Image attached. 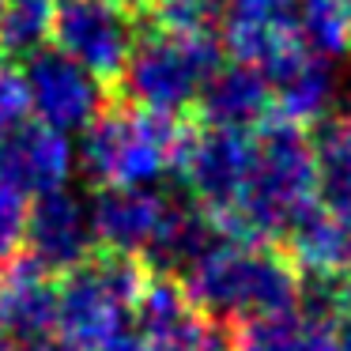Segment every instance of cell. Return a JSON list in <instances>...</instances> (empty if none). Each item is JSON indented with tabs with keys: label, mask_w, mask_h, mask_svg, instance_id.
Returning <instances> with one entry per match:
<instances>
[{
	"label": "cell",
	"mask_w": 351,
	"mask_h": 351,
	"mask_svg": "<svg viewBox=\"0 0 351 351\" xmlns=\"http://www.w3.org/2000/svg\"><path fill=\"white\" fill-rule=\"evenodd\" d=\"M317 204L313 140L302 125L268 117L250 132L245 170L219 230L250 242H276Z\"/></svg>",
	"instance_id": "obj_1"
},
{
	"label": "cell",
	"mask_w": 351,
	"mask_h": 351,
	"mask_svg": "<svg viewBox=\"0 0 351 351\" xmlns=\"http://www.w3.org/2000/svg\"><path fill=\"white\" fill-rule=\"evenodd\" d=\"M189 132L178 117H162L140 106H106L84 129L76 162L99 189H129V185H159L178 174Z\"/></svg>",
	"instance_id": "obj_3"
},
{
	"label": "cell",
	"mask_w": 351,
	"mask_h": 351,
	"mask_svg": "<svg viewBox=\"0 0 351 351\" xmlns=\"http://www.w3.org/2000/svg\"><path fill=\"white\" fill-rule=\"evenodd\" d=\"M219 31L230 57L253 64L257 72H268L276 61L306 46L295 0H230Z\"/></svg>",
	"instance_id": "obj_13"
},
{
	"label": "cell",
	"mask_w": 351,
	"mask_h": 351,
	"mask_svg": "<svg viewBox=\"0 0 351 351\" xmlns=\"http://www.w3.org/2000/svg\"><path fill=\"white\" fill-rule=\"evenodd\" d=\"M219 64V46L212 34H189L155 23L147 34H136V46L121 72V87L132 106L162 117H182L200 102Z\"/></svg>",
	"instance_id": "obj_4"
},
{
	"label": "cell",
	"mask_w": 351,
	"mask_h": 351,
	"mask_svg": "<svg viewBox=\"0 0 351 351\" xmlns=\"http://www.w3.org/2000/svg\"><path fill=\"white\" fill-rule=\"evenodd\" d=\"M200 313L215 321H250L298 310L302 272L272 242L212 238L204 253L178 280Z\"/></svg>",
	"instance_id": "obj_2"
},
{
	"label": "cell",
	"mask_w": 351,
	"mask_h": 351,
	"mask_svg": "<svg viewBox=\"0 0 351 351\" xmlns=\"http://www.w3.org/2000/svg\"><path fill=\"white\" fill-rule=\"evenodd\" d=\"M53 46L106 84L121 80L136 46V23L117 0H61L53 16Z\"/></svg>",
	"instance_id": "obj_6"
},
{
	"label": "cell",
	"mask_w": 351,
	"mask_h": 351,
	"mask_svg": "<svg viewBox=\"0 0 351 351\" xmlns=\"http://www.w3.org/2000/svg\"><path fill=\"white\" fill-rule=\"evenodd\" d=\"M317 167V200L328 208L351 212V125L336 121L313 140Z\"/></svg>",
	"instance_id": "obj_19"
},
{
	"label": "cell",
	"mask_w": 351,
	"mask_h": 351,
	"mask_svg": "<svg viewBox=\"0 0 351 351\" xmlns=\"http://www.w3.org/2000/svg\"><path fill=\"white\" fill-rule=\"evenodd\" d=\"M268 95H272V117L291 125H317L328 117L340 95V76H336V61L317 57L313 49L298 46L283 61H276L268 72Z\"/></svg>",
	"instance_id": "obj_14"
},
{
	"label": "cell",
	"mask_w": 351,
	"mask_h": 351,
	"mask_svg": "<svg viewBox=\"0 0 351 351\" xmlns=\"http://www.w3.org/2000/svg\"><path fill=\"white\" fill-rule=\"evenodd\" d=\"M27 212H31V200L8 178H0V272H8L19 261V253H23Z\"/></svg>",
	"instance_id": "obj_23"
},
{
	"label": "cell",
	"mask_w": 351,
	"mask_h": 351,
	"mask_svg": "<svg viewBox=\"0 0 351 351\" xmlns=\"http://www.w3.org/2000/svg\"><path fill=\"white\" fill-rule=\"evenodd\" d=\"M0 343H8V336H4V321H0Z\"/></svg>",
	"instance_id": "obj_29"
},
{
	"label": "cell",
	"mask_w": 351,
	"mask_h": 351,
	"mask_svg": "<svg viewBox=\"0 0 351 351\" xmlns=\"http://www.w3.org/2000/svg\"><path fill=\"white\" fill-rule=\"evenodd\" d=\"M57 0H4V57H34L53 38Z\"/></svg>",
	"instance_id": "obj_21"
},
{
	"label": "cell",
	"mask_w": 351,
	"mask_h": 351,
	"mask_svg": "<svg viewBox=\"0 0 351 351\" xmlns=\"http://www.w3.org/2000/svg\"><path fill=\"white\" fill-rule=\"evenodd\" d=\"M117 4H121V8H147V4H155V0H117Z\"/></svg>",
	"instance_id": "obj_27"
},
{
	"label": "cell",
	"mask_w": 351,
	"mask_h": 351,
	"mask_svg": "<svg viewBox=\"0 0 351 351\" xmlns=\"http://www.w3.org/2000/svg\"><path fill=\"white\" fill-rule=\"evenodd\" d=\"M27 261L49 272L53 280L69 276L87 257H95V230L91 208L69 189L46 193L31 200L27 212Z\"/></svg>",
	"instance_id": "obj_10"
},
{
	"label": "cell",
	"mask_w": 351,
	"mask_h": 351,
	"mask_svg": "<svg viewBox=\"0 0 351 351\" xmlns=\"http://www.w3.org/2000/svg\"><path fill=\"white\" fill-rule=\"evenodd\" d=\"M0 321L8 343L57 332V280L31 261L0 272Z\"/></svg>",
	"instance_id": "obj_16"
},
{
	"label": "cell",
	"mask_w": 351,
	"mask_h": 351,
	"mask_svg": "<svg viewBox=\"0 0 351 351\" xmlns=\"http://www.w3.org/2000/svg\"><path fill=\"white\" fill-rule=\"evenodd\" d=\"M306 49L340 61L351 49V0H295Z\"/></svg>",
	"instance_id": "obj_20"
},
{
	"label": "cell",
	"mask_w": 351,
	"mask_h": 351,
	"mask_svg": "<svg viewBox=\"0 0 351 351\" xmlns=\"http://www.w3.org/2000/svg\"><path fill=\"white\" fill-rule=\"evenodd\" d=\"M23 121H31V99H27L23 69L0 64V140L16 132Z\"/></svg>",
	"instance_id": "obj_24"
},
{
	"label": "cell",
	"mask_w": 351,
	"mask_h": 351,
	"mask_svg": "<svg viewBox=\"0 0 351 351\" xmlns=\"http://www.w3.org/2000/svg\"><path fill=\"white\" fill-rule=\"evenodd\" d=\"M245 147H250V132H227V129H200L189 132L185 140L182 174L185 189H189L193 204L219 227L223 215L230 212L242 185V170H245Z\"/></svg>",
	"instance_id": "obj_11"
},
{
	"label": "cell",
	"mask_w": 351,
	"mask_h": 351,
	"mask_svg": "<svg viewBox=\"0 0 351 351\" xmlns=\"http://www.w3.org/2000/svg\"><path fill=\"white\" fill-rule=\"evenodd\" d=\"M72 170H76V147L69 132H57L34 117L0 140V178H8L27 200L69 189Z\"/></svg>",
	"instance_id": "obj_12"
},
{
	"label": "cell",
	"mask_w": 351,
	"mask_h": 351,
	"mask_svg": "<svg viewBox=\"0 0 351 351\" xmlns=\"http://www.w3.org/2000/svg\"><path fill=\"white\" fill-rule=\"evenodd\" d=\"M0 34H4V0H0ZM0 57H4V42H0Z\"/></svg>",
	"instance_id": "obj_28"
},
{
	"label": "cell",
	"mask_w": 351,
	"mask_h": 351,
	"mask_svg": "<svg viewBox=\"0 0 351 351\" xmlns=\"http://www.w3.org/2000/svg\"><path fill=\"white\" fill-rule=\"evenodd\" d=\"M230 351H336V325L306 317L302 310L238 321Z\"/></svg>",
	"instance_id": "obj_18"
},
{
	"label": "cell",
	"mask_w": 351,
	"mask_h": 351,
	"mask_svg": "<svg viewBox=\"0 0 351 351\" xmlns=\"http://www.w3.org/2000/svg\"><path fill=\"white\" fill-rule=\"evenodd\" d=\"M283 242L302 276H351V212L317 200Z\"/></svg>",
	"instance_id": "obj_17"
},
{
	"label": "cell",
	"mask_w": 351,
	"mask_h": 351,
	"mask_svg": "<svg viewBox=\"0 0 351 351\" xmlns=\"http://www.w3.org/2000/svg\"><path fill=\"white\" fill-rule=\"evenodd\" d=\"M8 351H72V348L57 332H49V336H34V340H16L8 343Z\"/></svg>",
	"instance_id": "obj_25"
},
{
	"label": "cell",
	"mask_w": 351,
	"mask_h": 351,
	"mask_svg": "<svg viewBox=\"0 0 351 351\" xmlns=\"http://www.w3.org/2000/svg\"><path fill=\"white\" fill-rule=\"evenodd\" d=\"M348 125H351V117H348Z\"/></svg>",
	"instance_id": "obj_30"
},
{
	"label": "cell",
	"mask_w": 351,
	"mask_h": 351,
	"mask_svg": "<svg viewBox=\"0 0 351 351\" xmlns=\"http://www.w3.org/2000/svg\"><path fill=\"white\" fill-rule=\"evenodd\" d=\"M178 200L159 185H129V189H99L91 200V230L102 253L144 261L170 223Z\"/></svg>",
	"instance_id": "obj_9"
},
{
	"label": "cell",
	"mask_w": 351,
	"mask_h": 351,
	"mask_svg": "<svg viewBox=\"0 0 351 351\" xmlns=\"http://www.w3.org/2000/svg\"><path fill=\"white\" fill-rule=\"evenodd\" d=\"M230 0H155V16L162 27L189 34H215L227 19Z\"/></svg>",
	"instance_id": "obj_22"
},
{
	"label": "cell",
	"mask_w": 351,
	"mask_h": 351,
	"mask_svg": "<svg viewBox=\"0 0 351 351\" xmlns=\"http://www.w3.org/2000/svg\"><path fill=\"white\" fill-rule=\"evenodd\" d=\"M336 351H351V313H343L336 325Z\"/></svg>",
	"instance_id": "obj_26"
},
{
	"label": "cell",
	"mask_w": 351,
	"mask_h": 351,
	"mask_svg": "<svg viewBox=\"0 0 351 351\" xmlns=\"http://www.w3.org/2000/svg\"><path fill=\"white\" fill-rule=\"evenodd\" d=\"M147 272L140 261L95 253L57 280V336L72 351H102L132 328V306Z\"/></svg>",
	"instance_id": "obj_5"
},
{
	"label": "cell",
	"mask_w": 351,
	"mask_h": 351,
	"mask_svg": "<svg viewBox=\"0 0 351 351\" xmlns=\"http://www.w3.org/2000/svg\"><path fill=\"white\" fill-rule=\"evenodd\" d=\"M31 117L57 132H84L106 110V84L57 46L38 49L23 64Z\"/></svg>",
	"instance_id": "obj_7"
},
{
	"label": "cell",
	"mask_w": 351,
	"mask_h": 351,
	"mask_svg": "<svg viewBox=\"0 0 351 351\" xmlns=\"http://www.w3.org/2000/svg\"><path fill=\"white\" fill-rule=\"evenodd\" d=\"M197 110H200V117H204L208 129L253 132L272 117L268 80L261 76L253 64H242V61L219 64L215 76L208 80Z\"/></svg>",
	"instance_id": "obj_15"
},
{
	"label": "cell",
	"mask_w": 351,
	"mask_h": 351,
	"mask_svg": "<svg viewBox=\"0 0 351 351\" xmlns=\"http://www.w3.org/2000/svg\"><path fill=\"white\" fill-rule=\"evenodd\" d=\"M132 332L147 351H230V336L189 302L185 287L170 276H147L132 306Z\"/></svg>",
	"instance_id": "obj_8"
}]
</instances>
